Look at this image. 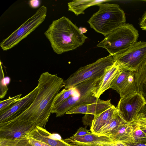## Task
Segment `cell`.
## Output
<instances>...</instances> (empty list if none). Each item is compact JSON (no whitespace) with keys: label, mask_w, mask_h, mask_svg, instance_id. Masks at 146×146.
<instances>
[{"label":"cell","mask_w":146,"mask_h":146,"mask_svg":"<svg viewBox=\"0 0 146 146\" xmlns=\"http://www.w3.org/2000/svg\"><path fill=\"white\" fill-rule=\"evenodd\" d=\"M64 80L57 74L45 72L38 80V93L33 102L25 111L12 120L29 121L36 127H43L48 121L54 100L63 87Z\"/></svg>","instance_id":"6da1fadb"},{"label":"cell","mask_w":146,"mask_h":146,"mask_svg":"<svg viewBox=\"0 0 146 146\" xmlns=\"http://www.w3.org/2000/svg\"><path fill=\"white\" fill-rule=\"evenodd\" d=\"M44 34L53 51L60 54L82 46L88 37L67 18L53 20Z\"/></svg>","instance_id":"7a4b0ae2"},{"label":"cell","mask_w":146,"mask_h":146,"mask_svg":"<svg viewBox=\"0 0 146 146\" xmlns=\"http://www.w3.org/2000/svg\"><path fill=\"white\" fill-rule=\"evenodd\" d=\"M99 9L87 21L90 27L105 36L126 22L124 11L115 4L100 3Z\"/></svg>","instance_id":"3957f363"},{"label":"cell","mask_w":146,"mask_h":146,"mask_svg":"<svg viewBox=\"0 0 146 146\" xmlns=\"http://www.w3.org/2000/svg\"><path fill=\"white\" fill-rule=\"evenodd\" d=\"M138 31L131 24L125 23L105 36L96 46L103 48L113 56L124 51L137 42Z\"/></svg>","instance_id":"277c9868"},{"label":"cell","mask_w":146,"mask_h":146,"mask_svg":"<svg viewBox=\"0 0 146 146\" xmlns=\"http://www.w3.org/2000/svg\"><path fill=\"white\" fill-rule=\"evenodd\" d=\"M102 78L88 80L76 85L78 93L53 108L51 113H55L56 117H61L69 110L80 104L96 102L98 99L95 97L93 94Z\"/></svg>","instance_id":"5b68a950"},{"label":"cell","mask_w":146,"mask_h":146,"mask_svg":"<svg viewBox=\"0 0 146 146\" xmlns=\"http://www.w3.org/2000/svg\"><path fill=\"white\" fill-rule=\"evenodd\" d=\"M113 57L109 56L98 59L95 62L80 67L64 80L63 87L68 88L75 86L83 82L102 78L106 69L115 62Z\"/></svg>","instance_id":"8992f818"},{"label":"cell","mask_w":146,"mask_h":146,"mask_svg":"<svg viewBox=\"0 0 146 146\" xmlns=\"http://www.w3.org/2000/svg\"><path fill=\"white\" fill-rule=\"evenodd\" d=\"M47 10L44 5L40 7L33 15L2 41L0 44L2 49L3 51L9 50L27 37L44 21Z\"/></svg>","instance_id":"52a82bcc"},{"label":"cell","mask_w":146,"mask_h":146,"mask_svg":"<svg viewBox=\"0 0 146 146\" xmlns=\"http://www.w3.org/2000/svg\"><path fill=\"white\" fill-rule=\"evenodd\" d=\"M112 56L120 69L136 72L146 58V42H137L124 51Z\"/></svg>","instance_id":"ba28073f"},{"label":"cell","mask_w":146,"mask_h":146,"mask_svg":"<svg viewBox=\"0 0 146 146\" xmlns=\"http://www.w3.org/2000/svg\"><path fill=\"white\" fill-rule=\"evenodd\" d=\"M146 104V100L137 92L120 99L116 108L127 123L135 121Z\"/></svg>","instance_id":"9c48e42d"},{"label":"cell","mask_w":146,"mask_h":146,"mask_svg":"<svg viewBox=\"0 0 146 146\" xmlns=\"http://www.w3.org/2000/svg\"><path fill=\"white\" fill-rule=\"evenodd\" d=\"M36 127L33 123L18 120L0 123V137L14 139L29 136Z\"/></svg>","instance_id":"30bf717a"},{"label":"cell","mask_w":146,"mask_h":146,"mask_svg":"<svg viewBox=\"0 0 146 146\" xmlns=\"http://www.w3.org/2000/svg\"><path fill=\"white\" fill-rule=\"evenodd\" d=\"M38 91V88L37 86L9 108L0 112V123L13 119L26 110L33 102Z\"/></svg>","instance_id":"8fae6325"},{"label":"cell","mask_w":146,"mask_h":146,"mask_svg":"<svg viewBox=\"0 0 146 146\" xmlns=\"http://www.w3.org/2000/svg\"><path fill=\"white\" fill-rule=\"evenodd\" d=\"M29 137L50 146H73L62 139L58 133H51L43 127L36 126L29 133Z\"/></svg>","instance_id":"7c38bea8"},{"label":"cell","mask_w":146,"mask_h":146,"mask_svg":"<svg viewBox=\"0 0 146 146\" xmlns=\"http://www.w3.org/2000/svg\"><path fill=\"white\" fill-rule=\"evenodd\" d=\"M111 100H103L98 99L97 101L90 104H83L77 106L66 112V114L85 113L96 115L111 107Z\"/></svg>","instance_id":"4fadbf2b"},{"label":"cell","mask_w":146,"mask_h":146,"mask_svg":"<svg viewBox=\"0 0 146 146\" xmlns=\"http://www.w3.org/2000/svg\"><path fill=\"white\" fill-rule=\"evenodd\" d=\"M63 140L73 146H98L100 142L112 141L108 136H100L92 133L90 134L81 136L73 135Z\"/></svg>","instance_id":"5bb4252c"},{"label":"cell","mask_w":146,"mask_h":146,"mask_svg":"<svg viewBox=\"0 0 146 146\" xmlns=\"http://www.w3.org/2000/svg\"><path fill=\"white\" fill-rule=\"evenodd\" d=\"M120 70L119 65L115 61L106 69L93 94L95 97L98 99L100 98L103 93L110 88L112 80Z\"/></svg>","instance_id":"9a60e30c"},{"label":"cell","mask_w":146,"mask_h":146,"mask_svg":"<svg viewBox=\"0 0 146 146\" xmlns=\"http://www.w3.org/2000/svg\"><path fill=\"white\" fill-rule=\"evenodd\" d=\"M114 105L101 113L94 115L91 125L92 133L98 135L100 131L112 120L116 110Z\"/></svg>","instance_id":"2e32d148"},{"label":"cell","mask_w":146,"mask_h":146,"mask_svg":"<svg viewBox=\"0 0 146 146\" xmlns=\"http://www.w3.org/2000/svg\"><path fill=\"white\" fill-rule=\"evenodd\" d=\"M136 124L135 121L127 123L113 131L108 136L113 141L124 143L134 142L132 132Z\"/></svg>","instance_id":"e0dca14e"},{"label":"cell","mask_w":146,"mask_h":146,"mask_svg":"<svg viewBox=\"0 0 146 146\" xmlns=\"http://www.w3.org/2000/svg\"><path fill=\"white\" fill-rule=\"evenodd\" d=\"M108 0H74L68 3V10L73 12L76 15L84 14V11L91 6L97 5Z\"/></svg>","instance_id":"ac0fdd59"},{"label":"cell","mask_w":146,"mask_h":146,"mask_svg":"<svg viewBox=\"0 0 146 146\" xmlns=\"http://www.w3.org/2000/svg\"><path fill=\"white\" fill-rule=\"evenodd\" d=\"M135 74V72H130L119 93L120 99L138 92Z\"/></svg>","instance_id":"d6986e66"},{"label":"cell","mask_w":146,"mask_h":146,"mask_svg":"<svg viewBox=\"0 0 146 146\" xmlns=\"http://www.w3.org/2000/svg\"><path fill=\"white\" fill-rule=\"evenodd\" d=\"M127 123L122 115L117 109L111 121L100 131L98 135L108 136L113 131Z\"/></svg>","instance_id":"ffe728a7"},{"label":"cell","mask_w":146,"mask_h":146,"mask_svg":"<svg viewBox=\"0 0 146 146\" xmlns=\"http://www.w3.org/2000/svg\"><path fill=\"white\" fill-rule=\"evenodd\" d=\"M78 92L76 86L68 88H64L59 92L56 97L53 104V108H55L71 96Z\"/></svg>","instance_id":"44dd1931"},{"label":"cell","mask_w":146,"mask_h":146,"mask_svg":"<svg viewBox=\"0 0 146 146\" xmlns=\"http://www.w3.org/2000/svg\"><path fill=\"white\" fill-rule=\"evenodd\" d=\"M130 72V71L120 69L112 80L110 88L115 90L119 94Z\"/></svg>","instance_id":"7402d4cb"},{"label":"cell","mask_w":146,"mask_h":146,"mask_svg":"<svg viewBox=\"0 0 146 146\" xmlns=\"http://www.w3.org/2000/svg\"><path fill=\"white\" fill-rule=\"evenodd\" d=\"M0 146H33L29 142V136L14 139L0 137Z\"/></svg>","instance_id":"603a6c76"},{"label":"cell","mask_w":146,"mask_h":146,"mask_svg":"<svg viewBox=\"0 0 146 146\" xmlns=\"http://www.w3.org/2000/svg\"><path fill=\"white\" fill-rule=\"evenodd\" d=\"M135 73L136 81L138 88L146 79V58Z\"/></svg>","instance_id":"cb8c5ba5"},{"label":"cell","mask_w":146,"mask_h":146,"mask_svg":"<svg viewBox=\"0 0 146 146\" xmlns=\"http://www.w3.org/2000/svg\"><path fill=\"white\" fill-rule=\"evenodd\" d=\"M22 94H20L13 97L9 96L8 99L0 102V112L9 108L21 99Z\"/></svg>","instance_id":"d4e9b609"},{"label":"cell","mask_w":146,"mask_h":146,"mask_svg":"<svg viewBox=\"0 0 146 146\" xmlns=\"http://www.w3.org/2000/svg\"><path fill=\"white\" fill-rule=\"evenodd\" d=\"M1 63L0 69V98L1 99L4 98L7 94L8 88L5 83L4 74Z\"/></svg>","instance_id":"484cf974"},{"label":"cell","mask_w":146,"mask_h":146,"mask_svg":"<svg viewBox=\"0 0 146 146\" xmlns=\"http://www.w3.org/2000/svg\"><path fill=\"white\" fill-rule=\"evenodd\" d=\"M132 136L135 141L146 138V134L141 129L139 125L137 123L133 130Z\"/></svg>","instance_id":"4316f807"},{"label":"cell","mask_w":146,"mask_h":146,"mask_svg":"<svg viewBox=\"0 0 146 146\" xmlns=\"http://www.w3.org/2000/svg\"><path fill=\"white\" fill-rule=\"evenodd\" d=\"M98 146H128L124 143L116 141L101 142Z\"/></svg>","instance_id":"83f0119b"},{"label":"cell","mask_w":146,"mask_h":146,"mask_svg":"<svg viewBox=\"0 0 146 146\" xmlns=\"http://www.w3.org/2000/svg\"><path fill=\"white\" fill-rule=\"evenodd\" d=\"M125 143L128 146H146V138L140 139L134 142Z\"/></svg>","instance_id":"f1b7e54d"},{"label":"cell","mask_w":146,"mask_h":146,"mask_svg":"<svg viewBox=\"0 0 146 146\" xmlns=\"http://www.w3.org/2000/svg\"><path fill=\"white\" fill-rule=\"evenodd\" d=\"M92 132H89L86 128L80 127L77 130L74 135L76 136H83L90 134Z\"/></svg>","instance_id":"f546056e"},{"label":"cell","mask_w":146,"mask_h":146,"mask_svg":"<svg viewBox=\"0 0 146 146\" xmlns=\"http://www.w3.org/2000/svg\"><path fill=\"white\" fill-rule=\"evenodd\" d=\"M41 1L39 0H31L28 2L29 6L33 8H36L39 7L41 4Z\"/></svg>","instance_id":"4dcf8cb0"},{"label":"cell","mask_w":146,"mask_h":146,"mask_svg":"<svg viewBox=\"0 0 146 146\" xmlns=\"http://www.w3.org/2000/svg\"><path fill=\"white\" fill-rule=\"evenodd\" d=\"M135 121L139 126L146 128V118L137 117Z\"/></svg>","instance_id":"1f68e13d"},{"label":"cell","mask_w":146,"mask_h":146,"mask_svg":"<svg viewBox=\"0 0 146 146\" xmlns=\"http://www.w3.org/2000/svg\"><path fill=\"white\" fill-rule=\"evenodd\" d=\"M140 28L146 31V11L142 16L139 23Z\"/></svg>","instance_id":"d6a6232c"},{"label":"cell","mask_w":146,"mask_h":146,"mask_svg":"<svg viewBox=\"0 0 146 146\" xmlns=\"http://www.w3.org/2000/svg\"><path fill=\"white\" fill-rule=\"evenodd\" d=\"M29 142L33 146H42V142L29 137Z\"/></svg>","instance_id":"836d02e7"},{"label":"cell","mask_w":146,"mask_h":146,"mask_svg":"<svg viewBox=\"0 0 146 146\" xmlns=\"http://www.w3.org/2000/svg\"><path fill=\"white\" fill-rule=\"evenodd\" d=\"M138 90L139 92L143 96L146 100V82L142 84Z\"/></svg>","instance_id":"e575fe53"},{"label":"cell","mask_w":146,"mask_h":146,"mask_svg":"<svg viewBox=\"0 0 146 146\" xmlns=\"http://www.w3.org/2000/svg\"><path fill=\"white\" fill-rule=\"evenodd\" d=\"M139 126L141 129L146 134V128L142 126Z\"/></svg>","instance_id":"d590c367"},{"label":"cell","mask_w":146,"mask_h":146,"mask_svg":"<svg viewBox=\"0 0 146 146\" xmlns=\"http://www.w3.org/2000/svg\"><path fill=\"white\" fill-rule=\"evenodd\" d=\"M42 146H50L42 142Z\"/></svg>","instance_id":"8d00e7d4"}]
</instances>
